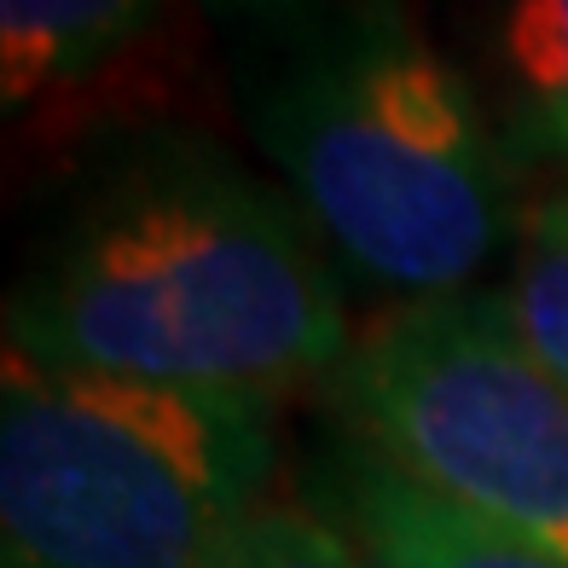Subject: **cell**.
<instances>
[{"label":"cell","mask_w":568,"mask_h":568,"mask_svg":"<svg viewBox=\"0 0 568 568\" xmlns=\"http://www.w3.org/2000/svg\"><path fill=\"white\" fill-rule=\"evenodd\" d=\"M7 348L64 372L278 400L354 348L337 255L273 174L197 134L116 145L7 296Z\"/></svg>","instance_id":"cell-1"},{"label":"cell","mask_w":568,"mask_h":568,"mask_svg":"<svg viewBox=\"0 0 568 568\" xmlns=\"http://www.w3.org/2000/svg\"><path fill=\"white\" fill-rule=\"evenodd\" d=\"M250 145L325 250L400 302L464 296L516 244L487 93L412 0H203Z\"/></svg>","instance_id":"cell-2"},{"label":"cell","mask_w":568,"mask_h":568,"mask_svg":"<svg viewBox=\"0 0 568 568\" xmlns=\"http://www.w3.org/2000/svg\"><path fill=\"white\" fill-rule=\"evenodd\" d=\"M273 464L267 395L0 354V568H210Z\"/></svg>","instance_id":"cell-3"},{"label":"cell","mask_w":568,"mask_h":568,"mask_svg":"<svg viewBox=\"0 0 568 568\" xmlns=\"http://www.w3.org/2000/svg\"><path fill=\"white\" fill-rule=\"evenodd\" d=\"M343 435L464 510L568 557V383L499 296L400 302L325 377Z\"/></svg>","instance_id":"cell-4"},{"label":"cell","mask_w":568,"mask_h":568,"mask_svg":"<svg viewBox=\"0 0 568 568\" xmlns=\"http://www.w3.org/2000/svg\"><path fill=\"white\" fill-rule=\"evenodd\" d=\"M307 494L325 523L343 528L377 568H568V557L429 494L354 435L314 458Z\"/></svg>","instance_id":"cell-5"},{"label":"cell","mask_w":568,"mask_h":568,"mask_svg":"<svg viewBox=\"0 0 568 568\" xmlns=\"http://www.w3.org/2000/svg\"><path fill=\"white\" fill-rule=\"evenodd\" d=\"M169 0H0V99L30 116L111 75L158 30Z\"/></svg>","instance_id":"cell-6"},{"label":"cell","mask_w":568,"mask_h":568,"mask_svg":"<svg viewBox=\"0 0 568 568\" xmlns=\"http://www.w3.org/2000/svg\"><path fill=\"white\" fill-rule=\"evenodd\" d=\"M487 111L516 169L568 174V0H494Z\"/></svg>","instance_id":"cell-7"},{"label":"cell","mask_w":568,"mask_h":568,"mask_svg":"<svg viewBox=\"0 0 568 568\" xmlns=\"http://www.w3.org/2000/svg\"><path fill=\"white\" fill-rule=\"evenodd\" d=\"M494 296L505 302L516 337L568 383V186L516 226L505 291Z\"/></svg>","instance_id":"cell-8"},{"label":"cell","mask_w":568,"mask_h":568,"mask_svg":"<svg viewBox=\"0 0 568 568\" xmlns=\"http://www.w3.org/2000/svg\"><path fill=\"white\" fill-rule=\"evenodd\" d=\"M210 568H377L343 528H331L314 505H255L226 534Z\"/></svg>","instance_id":"cell-9"}]
</instances>
